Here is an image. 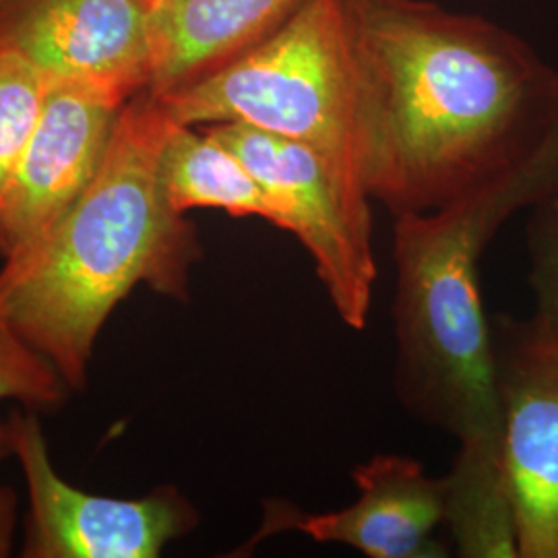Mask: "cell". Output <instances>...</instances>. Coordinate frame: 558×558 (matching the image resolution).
<instances>
[{
	"label": "cell",
	"mask_w": 558,
	"mask_h": 558,
	"mask_svg": "<svg viewBox=\"0 0 558 558\" xmlns=\"http://www.w3.org/2000/svg\"><path fill=\"white\" fill-rule=\"evenodd\" d=\"M364 184L398 218L507 180L558 197V73L490 21L428 0H341Z\"/></svg>",
	"instance_id": "cell-1"
},
{
	"label": "cell",
	"mask_w": 558,
	"mask_h": 558,
	"mask_svg": "<svg viewBox=\"0 0 558 558\" xmlns=\"http://www.w3.org/2000/svg\"><path fill=\"white\" fill-rule=\"evenodd\" d=\"M555 199L539 182L507 180L393 226L396 391L414 418L458 439L445 521L463 546H497L515 525L480 259L511 216Z\"/></svg>",
	"instance_id": "cell-2"
},
{
	"label": "cell",
	"mask_w": 558,
	"mask_h": 558,
	"mask_svg": "<svg viewBox=\"0 0 558 558\" xmlns=\"http://www.w3.org/2000/svg\"><path fill=\"white\" fill-rule=\"evenodd\" d=\"M174 119L149 89L122 106L89 186L48 239L0 269L21 336L81 389L101 327L137 286L186 302L199 232L168 203L161 156Z\"/></svg>",
	"instance_id": "cell-3"
},
{
	"label": "cell",
	"mask_w": 558,
	"mask_h": 558,
	"mask_svg": "<svg viewBox=\"0 0 558 558\" xmlns=\"http://www.w3.org/2000/svg\"><path fill=\"white\" fill-rule=\"evenodd\" d=\"M156 96L180 124L246 122L299 141L329 163L352 195L371 201L341 0H306L251 50L201 80Z\"/></svg>",
	"instance_id": "cell-4"
},
{
	"label": "cell",
	"mask_w": 558,
	"mask_h": 558,
	"mask_svg": "<svg viewBox=\"0 0 558 558\" xmlns=\"http://www.w3.org/2000/svg\"><path fill=\"white\" fill-rule=\"evenodd\" d=\"M205 131L257 179L271 201L274 226L299 239L341 323L362 331L377 279L371 201L352 195L299 141L246 122H216Z\"/></svg>",
	"instance_id": "cell-5"
},
{
	"label": "cell",
	"mask_w": 558,
	"mask_h": 558,
	"mask_svg": "<svg viewBox=\"0 0 558 558\" xmlns=\"http://www.w3.org/2000/svg\"><path fill=\"white\" fill-rule=\"evenodd\" d=\"M7 424L29 502L21 557L156 558L197 527V509L174 486L143 499H112L60 478L36 410H15Z\"/></svg>",
	"instance_id": "cell-6"
},
{
	"label": "cell",
	"mask_w": 558,
	"mask_h": 558,
	"mask_svg": "<svg viewBox=\"0 0 558 558\" xmlns=\"http://www.w3.org/2000/svg\"><path fill=\"white\" fill-rule=\"evenodd\" d=\"M490 336L519 558H558V338L507 315Z\"/></svg>",
	"instance_id": "cell-7"
},
{
	"label": "cell",
	"mask_w": 558,
	"mask_h": 558,
	"mask_svg": "<svg viewBox=\"0 0 558 558\" xmlns=\"http://www.w3.org/2000/svg\"><path fill=\"white\" fill-rule=\"evenodd\" d=\"M126 104L114 92L50 80L38 126L0 195V257L40 246L96 177Z\"/></svg>",
	"instance_id": "cell-8"
},
{
	"label": "cell",
	"mask_w": 558,
	"mask_h": 558,
	"mask_svg": "<svg viewBox=\"0 0 558 558\" xmlns=\"http://www.w3.org/2000/svg\"><path fill=\"white\" fill-rule=\"evenodd\" d=\"M0 52L48 80L92 83L131 100L147 89L151 60L143 0H0Z\"/></svg>",
	"instance_id": "cell-9"
},
{
	"label": "cell",
	"mask_w": 558,
	"mask_h": 558,
	"mask_svg": "<svg viewBox=\"0 0 558 558\" xmlns=\"http://www.w3.org/2000/svg\"><path fill=\"white\" fill-rule=\"evenodd\" d=\"M352 478L360 497L331 513H306L288 500L267 502L259 538L300 532L317 542L345 544L371 558H442L433 538L447 515V480L430 478L405 456L380 453L362 463Z\"/></svg>",
	"instance_id": "cell-10"
},
{
	"label": "cell",
	"mask_w": 558,
	"mask_h": 558,
	"mask_svg": "<svg viewBox=\"0 0 558 558\" xmlns=\"http://www.w3.org/2000/svg\"><path fill=\"white\" fill-rule=\"evenodd\" d=\"M304 2L147 0V89L163 94L218 71L271 36Z\"/></svg>",
	"instance_id": "cell-11"
},
{
	"label": "cell",
	"mask_w": 558,
	"mask_h": 558,
	"mask_svg": "<svg viewBox=\"0 0 558 558\" xmlns=\"http://www.w3.org/2000/svg\"><path fill=\"white\" fill-rule=\"evenodd\" d=\"M161 182L179 214L209 207L276 223L271 201L257 179L205 129L174 120L161 156Z\"/></svg>",
	"instance_id": "cell-12"
},
{
	"label": "cell",
	"mask_w": 558,
	"mask_h": 558,
	"mask_svg": "<svg viewBox=\"0 0 558 558\" xmlns=\"http://www.w3.org/2000/svg\"><path fill=\"white\" fill-rule=\"evenodd\" d=\"M48 85L38 66L0 52V195L38 126Z\"/></svg>",
	"instance_id": "cell-13"
},
{
	"label": "cell",
	"mask_w": 558,
	"mask_h": 558,
	"mask_svg": "<svg viewBox=\"0 0 558 558\" xmlns=\"http://www.w3.org/2000/svg\"><path fill=\"white\" fill-rule=\"evenodd\" d=\"M66 391L57 366L21 336L0 300V401L38 412L60 405Z\"/></svg>",
	"instance_id": "cell-14"
},
{
	"label": "cell",
	"mask_w": 558,
	"mask_h": 558,
	"mask_svg": "<svg viewBox=\"0 0 558 558\" xmlns=\"http://www.w3.org/2000/svg\"><path fill=\"white\" fill-rule=\"evenodd\" d=\"M530 283L536 299L532 320L558 338V199L534 209L527 223Z\"/></svg>",
	"instance_id": "cell-15"
},
{
	"label": "cell",
	"mask_w": 558,
	"mask_h": 558,
	"mask_svg": "<svg viewBox=\"0 0 558 558\" xmlns=\"http://www.w3.org/2000/svg\"><path fill=\"white\" fill-rule=\"evenodd\" d=\"M13 456V440L9 424H0V461ZM17 495L9 486H0V558H7L13 550L15 525H17Z\"/></svg>",
	"instance_id": "cell-16"
},
{
	"label": "cell",
	"mask_w": 558,
	"mask_h": 558,
	"mask_svg": "<svg viewBox=\"0 0 558 558\" xmlns=\"http://www.w3.org/2000/svg\"><path fill=\"white\" fill-rule=\"evenodd\" d=\"M143 2H145V0H143Z\"/></svg>",
	"instance_id": "cell-17"
},
{
	"label": "cell",
	"mask_w": 558,
	"mask_h": 558,
	"mask_svg": "<svg viewBox=\"0 0 558 558\" xmlns=\"http://www.w3.org/2000/svg\"><path fill=\"white\" fill-rule=\"evenodd\" d=\"M145 2H147V0H145Z\"/></svg>",
	"instance_id": "cell-18"
}]
</instances>
